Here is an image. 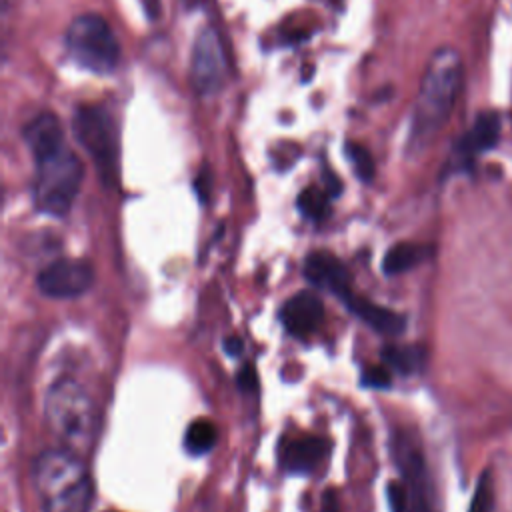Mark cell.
Instances as JSON below:
<instances>
[{"label":"cell","instance_id":"cell-3","mask_svg":"<svg viewBox=\"0 0 512 512\" xmlns=\"http://www.w3.org/2000/svg\"><path fill=\"white\" fill-rule=\"evenodd\" d=\"M44 416L50 432L64 448L84 454L92 448L98 432L96 406L90 394L74 378L54 380L44 398Z\"/></svg>","mask_w":512,"mask_h":512},{"label":"cell","instance_id":"cell-6","mask_svg":"<svg viewBox=\"0 0 512 512\" xmlns=\"http://www.w3.org/2000/svg\"><path fill=\"white\" fill-rule=\"evenodd\" d=\"M72 132L88 152L106 186L118 180V134L110 112L98 104H82L72 116Z\"/></svg>","mask_w":512,"mask_h":512},{"label":"cell","instance_id":"cell-19","mask_svg":"<svg viewBox=\"0 0 512 512\" xmlns=\"http://www.w3.org/2000/svg\"><path fill=\"white\" fill-rule=\"evenodd\" d=\"M382 360L400 374H412L422 366L424 352L418 346H386Z\"/></svg>","mask_w":512,"mask_h":512},{"label":"cell","instance_id":"cell-24","mask_svg":"<svg viewBox=\"0 0 512 512\" xmlns=\"http://www.w3.org/2000/svg\"><path fill=\"white\" fill-rule=\"evenodd\" d=\"M238 386H240V390H244V392H250V390H254L256 388V384H258V380H256V372H254V368L250 366V364H246L240 372H238Z\"/></svg>","mask_w":512,"mask_h":512},{"label":"cell","instance_id":"cell-30","mask_svg":"<svg viewBox=\"0 0 512 512\" xmlns=\"http://www.w3.org/2000/svg\"><path fill=\"white\" fill-rule=\"evenodd\" d=\"M324 2H330V4H332V6H336V4H338V2H340V0H324Z\"/></svg>","mask_w":512,"mask_h":512},{"label":"cell","instance_id":"cell-25","mask_svg":"<svg viewBox=\"0 0 512 512\" xmlns=\"http://www.w3.org/2000/svg\"><path fill=\"white\" fill-rule=\"evenodd\" d=\"M194 188H196L200 200L206 202L208 196H210V172H208V170H202V172L198 174V178H196V182H194Z\"/></svg>","mask_w":512,"mask_h":512},{"label":"cell","instance_id":"cell-5","mask_svg":"<svg viewBox=\"0 0 512 512\" xmlns=\"http://www.w3.org/2000/svg\"><path fill=\"white\" fill-rule=\"evenodd\" d=\"M68 58L80 68L94 74H110L120 60V44L98 14L76 16L66 30Z\"/></svg>","mask_w":512,"mask_h":512},{"label":"cell","instance_id":"cell-18","mask_svg":"<svg viewBox=\"0 0 512 512\" xmlns=\"http://www.w3.org/2000/svg\"><path fill=\"white\" fill-rule=\"evenodd\" d=\"M330 194L326 192V188L322 186H308L298 194L296 206L300 210L302 216H306L308 220L320 222L330 214Z\"/></svg>","mask_w":512,"mask_h":512},{"label":"cell","instance_id":"cell-15","mask_svg":"<svg viewBox=\"0 0 512 512\" xmlns=\"http://www.w3.org/2000/svg\"><path fill=\"white\" fill-rule=\"evenodd\" d=\"M502 120L496 112H482L472 122L470 130L456 142V152L464 158L494 148L500 138Z\"/></svg>","mask_w":512,"mask_h":512},{"label":"cell","instance_id":"cell-14","mask_svg":"<svg viewBox=\"0 0 512 512\" xmlns=\"http://www.w3.org/2000/svg\"><path fill=\"white\" fill-rule=\"evenodd\" d=\"M24 140L34 160L50 156L66 146L62 124L52 112H42L34 116L24 128Z\"/></svg>","mask_w":512,"mask_h":512},{"label":"cell","instance_id":"cell-2","mask_svg":"<svg viewBox=\"0 0 512 512\" xmlns=\"http://www.w3.org/2000/svg\"><path fill=\"white\" fill-rule=\"evenodd\" d=\"M32 482L42 512H90L94 486L80 454L64 446L44 450L32 464Z\"/></svg>","mask_w":512,"mask_h":512},{"label":"cell","instance_id":"cell-1","mask_svg":"<svg viewBox=\"0 0 512 512\" xmlns=\"http://www.w3.org/2000/svg\"><path fill=\"white\" fill-rule=\"evenodd\" d=\"M462 78L460 56L454 48H440L430 58L416 94L410 118L408 150L420 152L442 130L454 106Z\"/></svg>","mask_w":512,"mask_h":512},{"label":"cell","instance_id":"cell-29","mask_svg":"<svg viewBox=\"0 0 512 512\" xmlns=\"http://www.w3.org/2000/svg\"><path fill=\"white\" fill-rule=\"evenodd\" d=\"M190 6H198V4H204L206 0H186Z\"/></svg>","mask_w":512,"mask_h":512},{"label":"cell","instance_id":"cell-7","mask_svg":"<svg viewBox=\"0 0 512 512\" xmlns=\"http://www.w3.org/2000/svg\"><path fill=\"white\" fill-rule=\"evenodd\" d=\"M392 446L394 462L404 476L408 512H434V490L418 442L408 432H398Z\"/></svg>","mask_w":512,"mask_h":512},{"label":"cell","instance_id":"cell-16","mask_svg":"<svg viewBox=\"0 0 512 512\" xmlns=\"http://www.w3.org/2000/svg\"><path fill=\"white\" fill-rule=\"evenodd\" d=\"M428 256V246L422 244H414V242H400L394 244L386 256L382 258V272L386 276H396V274H404L410 268L418 266L424 258Z\"/></svg>","mask_w":512,"mask_h":512},{"label":"cell","instance_id":"cell-17","mask_svg":"<svg viewBox=\"0 0 512 512\" xmlns=\"http://www.w3.org/2000/svg\"><path fill=\"white\" fill-rule=\"evenodd\" d=\"M216 438H218V430H216L214 422L208 418H198V420L190 422V426L186 428L184 446L190 454L200 456L214 448Z\"/></svg>","mask_w":512,"mask_h":512},{"label":"cell","instance_id":"cell-20","mask_svg":"<svg viewBox=\"0 0 512 512\" xmlns=\"http://www.w3.org/2000/svg\"><path fill=\"white\" fill-rule=\"evenodd\" d=\"M468 512H494V482L490 470H484L478 478Z\"/></svg>","mask_w":512,"mask_h":512},{"label":"cell","instance_id":"cell-11","mask_svg":"<svg viewBox=\"0 0 512 512\" xmlns=\"http://www.w3.org/2000/svg\"><path fill=\"white\" fill-rule=\"evenodd\" d=\"M304 276L310 284L324 288L338 298L350 292V274L342 260L330 252L318 250L308 254L304 260Z\"/></svg>","mask_w":512,"mask_h":512},{"label":"cell","instance_id":"cell-21","mask_svg":"<svg viewBox=\"0 0 512 512\" xmlns=\"http://www.w3.org/2000/svg\"><path fill=\"white\" fill-rule=\"evenodd\" d=\"M346 156L356 172V176L362 180V182H370L374 178V160L370 156V152L356 144V142H348L346 144Z\"/></svg>","mask_w":512,"mask_h":512},{"label":"cell","instance_id":"cell-22","mask_svg":"<svg viewBox=\"0 0 512 512\" xmlns=\"http://www.w3.org/2000/svg\"><path fill=\"white\" fill-rule=\"evenodd\" d=\"M362 384L370 388H388L390 386V372L384 366H368L362 372Z\"/></svg>","mask_w":512,"mask_h":512},{"label":"cell","instance_id":"cell-12","mask_svg":"<svg viewBox=\"0 0 512 512\" xmlns=\"http://www.w3.org/2000/svg\"><path fill=\"white\" fill-rule=\"evenodd\" d=\"M346 308L358 316L362 322H366L370 328H374L378 334H384V336H398L404 332V326H406V318L386 306H380L372 300H366L358 294H354L352 290L340 298Z\"/></svg>","mask_w":512,"mask_h":512},{"label":"cell","instance_id":"cell-13","mask_svg":"<svg viewBox=\"0 0 512 512\" xmlns=\"http://www.w3.org/2000/svg\"><path fill=\"white\" fill-rule=\"evenodd\" d=\"M328 442L316 436L286 440L280 448V464L290 474H308L328 454Z\"/></svg>","mask_w":512,"mask_h":512},{"label":"cell","instance_id":"cell-28","mask_svg":"<svg viewBox=\"0 0 512 512\" xmlns=\"http://www.w3.org/2000/svg\"><path fill=\"white\" fill-rule=\"evenodd\" d=\"M324 512H338V506H336V502L332 500V494H326V496H324Z\"/></svg>","mask_w":512,"mask_h":512},{"label":"cell","instance_id":"cell-9","mask_svg":"<svg viewBox=\"0 0 512 512\" xmlns=\"http://www.w3.org/2000/svg\"><path fill=\"white\" fill-rule=\"evenodd\" d=\"M38 290L56 300L78 298L94 284V270L86 260L60 258L48 264L36 278Z\"/></svg>","mask_w":512,"mask_h":512},{"label":"cell","instance_id":"cell-10","mask_svg":"<svg viewBox=\"0 0 512 512\" xmlns=\"http://www.w3.org/2000/svg\"><path fill=\"white\" fill-rule=\"evenodd\" d=\"M280 320L292 338L310 340L322 326L324 304L314 292H298L280 308Z\"/></svg>","mask_w":512,"mask_h":512},{"label":"cell","instance_id":"cell-27","mask_svg":"<svg viewBox=\"0 0 512 512\" xmlns=\"http://www.w3.org/2000/svg\"><path fill=\"white\" fill-rule=\"evenodd\" d=\"M224 350L230 354V356H238L242 352V340L238 336H228L224 338Z\"/></svg>","mask_w":512,"mask_h":512},{"label":"cell","instance_id":"cell-8","mask_svg":"<svg viewBox=\"0 0 512 512\" xmlns=\"http://www.w3.org/2000/svg\"><path fill=\"white\" fill-rule=\"evenodd\" d=\"M226 58L218 34L212 28L200 30L192 46L190 80L200 96H214L224 82Z\"/></svg>","mask_w":512,"mask_h":512},{"label":"cell","instance_id":"cell-4","mask_svg":"<svg viewBox=\"0 0 512 512\" xmlns=\"http://www.w3.org/2000/svg\"><path fill=\"white\" fill-rule=\"evenodd\" d=\"M34 162L36 176L32 192L36 208L54 218L66 216L78 196L84 178L80 158L68 146H64L62 150Z\"/></svg>","mask_w":512,"mask_h":512},{"label":"cell","instance_id":"cell-26","mask_svg":"<svg viewBox=\"0 0 512 512\" xmlns=\"http://www.w3.org/2000/svg\"><path fill=\"white\" fill-rule=\"evenodd\" d=\"M324 188L334 198V196H338L342 192V182L338 180V176H334L330 170H326L324 172Z\"/></svg>","mask_w":512,"mask_h":512},{"label":"cell","instance_id":"cell-23","mask_svg":"<svg viewBox=\"0 0 512 512\" xmlns=\"http://www.w3.org/2000/svg\"><path fill=\"white\" fill-rule=\"evenodd\" d=\"M386 496H388V504H390L392 512H408V494H406V488L402 482L400 484L390 482Z\"/></svg>","mask_w":512,"mask_h":512}]
</instances>
